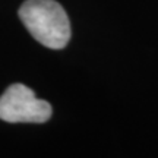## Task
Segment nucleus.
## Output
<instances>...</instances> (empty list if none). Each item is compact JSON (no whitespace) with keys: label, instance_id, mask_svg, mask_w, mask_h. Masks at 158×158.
I'll return each mask as SVG.
<instances>
[{"label":"nucleus","instance_id":"obj_1","mask_svg":"<svg viewBox=\"0 0 158 158\" xmlns=\"http://www.w3.org/2000/svg\"><path fill=\"white\" fill-rule=\"evenodd\" d=\"M19 18L29 34L45 47L60 50L69 43L70 22L56 0H27L19 9Z\"/></svg>","mask_w":158,"mask_h":158},{"label":"nucleus","instance_id":"obj_2","mask_svg":"<svg viewBox=\"0 0 158 158\" xmlns=\"http://www.w3.org/2000/svg\"><path fill=\"white\" fill-rule=\"evenodd\" d=\"M51 111L48 102L22 84L10 85L0 97V118L9 123H44Z\"/></svg>","mask_w":158,"mask_h":158}]
</instances>
